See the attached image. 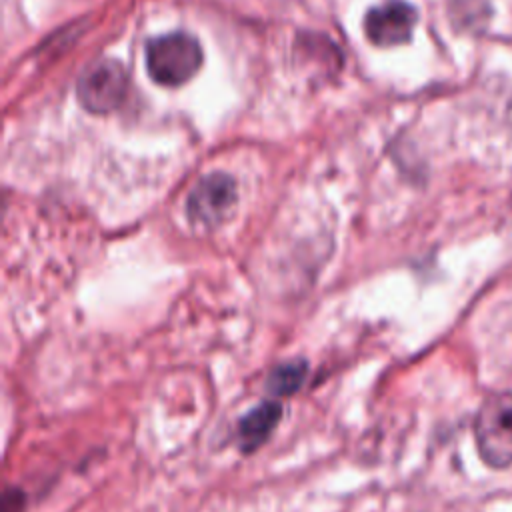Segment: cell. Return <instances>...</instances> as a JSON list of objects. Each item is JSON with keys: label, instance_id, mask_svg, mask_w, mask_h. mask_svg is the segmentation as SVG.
<instances>
[{"label": "cell", "instance_id": "6", "mask_svg": "<svg viewBox=\"0 0 512 512\" xmlns=\"http://www.w3.org/2000/svg\"><path fill=\"white\" fill-rule=\"evenodd\" d=\"M282 404L278 400H264L248 410L238 422V444L244 454L258 450L274 432L282 418Z\"/></svg>", "mask_w": 512, "mask_h": 512}, {"label": "cell", "instance_id": "3", "mask_svg": "<svg viewBox=\"0 0 512 512\" xmlns=\"http://www.w3.org/2000/svg\"><path fill=\"white\" fill-rule=\"evenodd\" d=\"M128 92V74L122 62L100 58L92 62L78 80V100L94 114L116 110Z\"/></svg>", "mask_w": 512, "mask_h": 512}, {"label": "cell", "instance_id": "7", "mask_svg": "<svg viewBox=\"0 0 512 512\" xmlns=\"http://www.w3.org/2000/svg\"><path fill=\"white\" fill-rule=\"evenodd\" d=\"M308 374V362L302 358H294L288 362H282L274 366L264 382V390L276 400V398H286L296 394Z\"/></svg>", "mask_w": 512, "mask_h": 512}, {"label": "cell", "instance_id": "1", "mask_svg": "<svg viewBox=\"0 0 512 512\" xmlns=\"http://www.w3.org/2000/svg\"><path fill=\"white\" fill-rule=\"evenodd\" d=\"M146 70L160 86L186 84L202 66V46L186 32H170L146 44Z\"/></svg>", "mask_w": 512, "mask_h": 512}, {"label": "cell", "instance_id": "2", "mask_svg": "<svg viewBox=\"0 0 512 512\" xmlns=\"http://www.w3.org/2000/svg\"><path fill=\"white\" fill-rule=\"evenodd\" d=\"M474 438L488 466L512 464V392H496L482 402L474 418Z\"/></svg>", "mask_w": 512, "mask_h": 512}, {"label": "cell", "instance_id": "8", "mask_svg": "<svg viewBox=\"0 0 512 512\" xmlns=\"http://www.w3.org/2000/svg\"><path fill=\"white\" fill-rule=\"evenodd\" d=\"M450 12L460 28H482L490 18V6L486 0H452Z\"/></svg>", "mask_w": 512, "mask_h": 512}, {"label": "cell", "instance_id": "4", "mask_svg": "<svg viewBox=\"0 0 512 512\" xmlns=\"http://www.w3.org/2000/svg\"><path fill=\"white\" fill-rule=\"evenodd\" d=\"M236 196V182L232 176L212 172L200 178L186 202L190 222L202 228H216L236 206Z\"/></svg>", "mask_w": 512, "mask_h": 512}, {"label": "cell", "instance_id": "5", "mask_svg": "<svg viewBox=\"0 0 512 512\" xmlns=\"http://www.w3.org/2000/svg\"><path fill=\"white\" fill-rule=\"evenodd\" d=\"M418 12L404 0H386L364 16V34L374 46H398L412 38Z\"/></svg>", "mask_w": 512, "mask_h": 512}]
</instances>
